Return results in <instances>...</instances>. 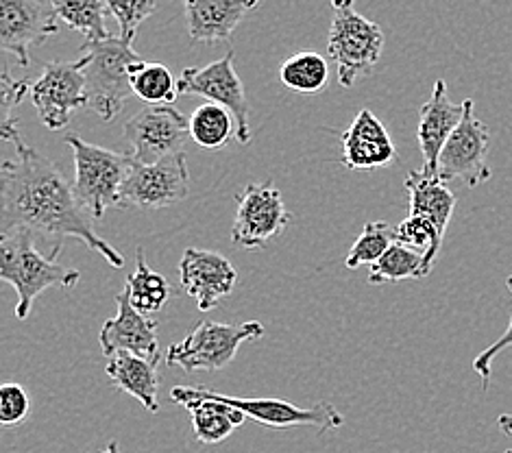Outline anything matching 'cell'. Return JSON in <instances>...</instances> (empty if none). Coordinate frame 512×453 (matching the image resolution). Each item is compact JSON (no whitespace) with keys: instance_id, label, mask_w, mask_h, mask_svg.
<instances>
[{"instance_id":"6da1fadb","label":"cell","mask_w":512,"mask_h":453,"mask_svg":"<svg viewBox=\"0 0 512 453\" xmlns=\"http://www.w3.org/2000/svg\"><path fill=\"white\" fill-rule=\"evenodd\" d=\"M14 144L16 159L0 168V234L18 229L40 234L51 242L48 253H62L64 240L75 238L103 255L109 266L123 268L125 257L92 229L62 170L22 136Z\"/></svg>"},{"instance_id":"7a4b0ae2","label":"cell","mask_w":512,"mask_h":453,"mask_svg":"<svg viewBox=\"0 0 512 453\" xmlns=\"http://www.w3.org/2000/svg\"><path fill=\"white\" fill-rule=\"evenodd\" d=\"M59 253L42 255L35 249L33 234L18 229L14 234L0 236V279L14 286L18 303L16 318L24 321L31 314L35 299L48 288H75L81 273L57 262Z\"/></svg>"},{"instance_id":"3957f363","label":"cell","mask_w":512,"mask_h":453,"mask_svg":"<svg viewBox=\"0 0 512 453\" xmlns=\"http://www.w3.org/2000/svg\"><path fill=\"white\" fill-rule=\"evenodd\" d=\"M79 53V59L83 61L88 107L105 122H112L133 96L131 72L144 59H140L133 44L120 38L85 42Z\"/></svg>"},{"instance_id":"277c9868","label":"cell","mask_w":512,"mask_h":453,"mask_svg":"<svg viewBox=\"0 0 512 453\" xmlns=\"http://www.w3.org/2000/svg\"><path fill=\"white\" fill-rule=\"evenodd\" d=\"M66 144L75 155V197L92 218H103L109 207H118L136 157L85 142L77 133H70Z\"/></svg>"},{"instance_id":"5b68a950","label":"cell","mask_w":512,"mask_h":453,"mask_svg":"<svg viewBox=\"0 0 512 453\" xmlns=\"http://www.w3.org/2000/svg\"><path fill=\"white\" fill-rule=\"evenodd\" d=\"M334 18L329 27L327 55L338 66V83L351 88L377 66L384 51V31L377 22L358 14L349 3L332 5Z\"/></svg>"},{"instance_id":"8992f818","label":"cell","mask_w":512,"mask_h":453,"mask_svg":"<svg viewBox=\"0 0 512 453\" xmlns=\"http://www.w3.org/2000/svg\"><path fill=\"white\" fill-rule=\"evenodd\" d=\"M264 336V323L249 321L240 325H225L203 321L166 351V364L179 366L186 373L221 371L234 362L240 345Z\"/></svg>"},{"instance_id":"52a82bcc","label":"cell","mask_w":512,"mask_h":453,"mask_svg":"<svg viewBox=\"0 0 512 453\" xmlns=\"http://www.w3.org/2000/svg\"><path fill=\"white\" fill-rule=\"evenodd\" d=\"M179 94L184 96H201L205 103H214L225 107L236 120V140L240 144H249L251 118L249 103L238 72L234 68V51H227L225 57L212 61L207 66L184 68L177 79Z\"/></svg>"},{"instance_id":"ba28073f","label":"cell","mask_w":512,"mask_h":453,"mask_svg":"<svg viewBox=\"0 0 512 453\" xmlns=\"http://www.w3.org/2000/svg\"><path fill=\"white\" fill-rule=\"evenodd\" d=\"M188 138L190 118L175 105H146L125 125V140L131 146V155L144 166L160 164L170 155L184 153Z\"/></svg>"},{"instance_id":"9c48e42d","label":"cell","mask_w":512,"mask_h":453,"mask_svg":"<svg viewBox=\"0 0 512 453\" xmlns=\"http://www.w3.org/2000/svg\"><path fill=\"white\" fill-rule=\"evenodd\" d=\"M190 194V170L186 153L166 157L164 162L144 166L138 159L120 190L118 207H142V210H162L184 201Z\"/></svg>"},{"instance_id":"30bf717a","label":"cell","mask_w":512,"mask_h":453,"mask_svg":"<svg viewBox=\"0 0 512 453\" xmlns=\"http://www.w3.org/2000/svg\"><path fill=\"white\" fill-rule=\"evenodd\" d=\"M292 216L286 212L284 197L273 181L249 183L238 194V207L231 240L240 249H260L268 240L282 236Z\"/></svg>"},{"instance_id":"8fae6325","label":"cell","mask_w":512,"mask_h":453,"mask_svg":"<svg viewBox=\"0 0 512 453\" xmlns=\"http://www.w3.org/2000/svg\"><path fill=\"white\" fill-rule=\"evenodd\" d=\"M462 103H465V118L438 157L436 177L443 183L460 179L469 188H478L491 179V166L486 162L491 136L489 127L475 116L473 101L467 99Z\"/></svg>"},{"instance_id":"7c38bea8","label":"cell","mask_w":512,"mask_h":453,"mask_svg":"<svg viewBox=\"0 0 512 453\" xmlns=\"http://www.w3.org/2000/svg\"><path fill=\"white\" fill-rule=\"evenodd\" d=\"M31 101L46 129L62 131L68 127L72 114L88 107L85 96L83 61H51L40 79L31 83Z\"/></svg>"},{"instance_id":"4fadbf2b","label":"cell","mask_w":512,"mask_h":453,"mask_svg":"<svg viewBox=\"0 0 512 453\" xmlns=\"http://www.w3.org/2000/svg\"><path fill=\"white\" fill-rule=\"evenodd\" d=\"M55 3L44 0H0V48L16 55V61L27 68L31 51L42 46L59 31Z\"/></svg>"},{"instance_id":"5bb4252c","label":"cell","mask_w":512,"mask_h":453,"mask_svg":"<svg viewBox=\"0 0 512 453\" xmlns=\"http://www.w3.org/2000/svg\"><path fill=\"white\" fill-rule=\"evenodd\" d=\"M181 286L197 301L201 312L218 308L238 284V273L225 255L205 249H186L179 262Z\"/></svg>"},{"instance_id":"9a60e30c","label":"cell","mask_w":512,"mask_h":453,"mask_svg":"<svg viewBox=\"0 0 512 453\" xmlns=\"http://www.w3.org/2000/svg\"><path fill=\"white\" fill-rule=\"evenodd\" d=\"M216 399H221L229 406L245 412L247 421H255L266 427H275V430H288V427L310 425L319 432H332L338 430L345 423L343 414H340L332 403L321 401L312 408H299L297 403L288 399H247V397H231L223 393H214Z\"/></svg>"},{"instance_id":"2e32d148","label":"cell","mask_w":512,"mask_h":453,"mask_svg":"<svg viewBox=\"0 0 512 453\" xmlns=\"http://www.w3.org/2000/svg\"><path fill=\"white\" fill-rule=\"evenodd\" d=\"M118 312L114 318L103 323L101 327V349L105 358H112L116 353H133L140 358L160 360V342H157V323L155 318L146 316L133 308L129 301V292L116 297Z\"/></svg>"},{"instance_id":"e0dca14e","label":"cell","mask_w":512,"mask_h":453,"mask_svg":"<svg viewBox=\"0 0 512 453\" xmlns=\"http://www.w3.org/2000/svg\"><path fill=\"white\" fill-rule=\"evenodd\" d=\"M465 118V103L456 105L449 99L447 83L438 79L434 83L432 96L423 103L419 112L417 140L423 155V173L436 177L438 157H441L445 144L454 136V131Z\"/></svg>"},{"instance_id":"ac0fdd59","label":"cell","mask_w":512,"mask_h":453,"mask_svg":"<svg viewBox=\"0 0 512 453\" xmlns=\"http://www.w3.org/2000/svg\"><path fill=\"white\" fill-rule=\"evenodd\" d=\"M170 399L190 412L192 432L201 445L223 443L236 427L247 421L245 412L216 399L207 388L175 386L170 390Z\"/></svg>"},{"instance_id":"d6986e66","label":"cell","mask_w":512,"mask_h":453,"mask_svg":"<svg viewBox=\"0 0 512 453\" xmlns=\"http://www.w3.org/2000/svg\"><path fill=\"white\" fill-rule=\"evenodd\" d=\"M340 142H343V157H340V162L349 170L386 168L397 157L393 138L386 131L384 122L371 109H362L353 118Z\"/></svg>"},{"instance_id":"ffe728a7","label":"cell","mask_w":512,"mask_h":453,"mask_svg":"<svg viewBox=\"0 0 512 453\" xmlns=\"http://www.w3.org/2000/svg\"><path fill=\"white\" fill-rule=\"evenodd\" d=\"M186 24L194 44H214L229 40L249 11L258 9V0H188Z\"/></svg>"},{"instance_id":"44dd1931","label":"cell","mask_w":512,"mask_h":453,"mask_svg":"<svg viewBox=\"0 0 512 453\" xmlns=\"http://www.w3.org/2000/svg\"><path fill=\"white\" fill-rule=\"evenodd\" d=\"M157 362L140 358L133 353H116L107 358L105 373L112 379V384L123 390V393L138 399L149 412H160V401H157V390H160V373H157Z\"/></svg>"},{"instance_id":"7402d4cb","label":"cell","mask_w":512,"mask_h":453,"mask_svg":"<svg viewBox=\"0 0 512 453\" xmlns=\"http://www.w3.org/2000/svg\"><path fill=\"white\" fill-rule=\"evenodd\" d=\"M410 201V216L430 220L438 229L447 231L451 214L456 210V194L438 177L425 175L423 170H410L406 177Z\"/></svg>"},{"instance_id":"603a6c76","label":"cell","mask_w":512,"mask_h":453,"mask_svg":"<svg viewBox=\"0 0 512 453\" xmlns=\"http://www.w3.org/2000/svg\"><path fill=\"white\" fill-rule=\"evenodd\" d=\"M125 290L129 292V301L133 308L146 316L160 312L170 297V286L166 277L153 271L149 262H146L142 247L136 251V271L127 277Z\"/></svg>"},{"instance_id":"cb8c5ba5","label":"cell","mask_w":512,"mask_h":453,"mask_svg":"<svg viewBox=\"0 0 512 453\" xmlns=\"http://www.w3.org/2000/svg\"><path fill=\"white\" fill-rule=\"evenodd\" d=\"M279 81L297 94H319L329 81L327 59L316 51H299L279 66Z\"/></svg>"},{"instance_id":"d4e9b609","label":"cell","mask_w":512,"mask_h":453,"mask_svg":"<svg viewBox=\"0 0 512 453\" xmlns=\"http://www.w3.org/2000/svg\"><path fill=\"white\" fill-rule=\"evenodd\" d=\"M236 133V120L225 107L203 103L190 116V138L201 149L218 151L225 149L231 136Z\"/></svg>"},{"instance_id":"484cf974","label":"cell","mask_w":512,"mask_h":453,"mask_svg":"<svg viewBox=\"0 0 512 453\" xmlns=\"http://www.w3.org/2000/svg\"><path fill=\"white\" fill-rule=\"evenodd\" d=\"M432 268L425 264V257L417 251H412L404 244H393L380 262L371 266L369 284H399L404 279H423L430 275Z\"/></svg>"},{"instance_id":"4316f807","label":"cell","mask_w":512,"mask_h":453,"mask_svg":"<svg viewBox=\"0 0 512 453\" xmlns=\"http://www.w3.org/2000/svg\"><path fill=\"white\" fill-rule=\"evenodd\" d=\"M133 96L146 105H173L179 96V85L164 64L142 61L131 72Z\"/></svg>"},{"instance_id":"83f0119b","label":"cell","mask_w":512,"mask_h":453,"mask_svg":"<svg viewBox=\"0 0 512 453\" xmlns=\"http://www.w3.org/2000/svg\"><path fill=\"white\" fill-rule=\"evenodd\" d=\"M55 9L59 20L85 35V42H105L112 38L105 27V14L109 11L105 0H83V3L55 0Z\"/></svg>"},{"instance_id":"f1b7e54d","label":"cell","mask_w":512,"mask_h":453,"mask_svg":"<svg viewBox=\"0 0 512 453\" xmlns=\"http://www.w3.org/2000/svg\"><path fill=\"white\" fill-rule=\"evenodd\" d=\"M393 244H397V227L388 225L386 220H371L364 225L360 238L353 242L345 264L349 271H356V268L367 264L373 266L382 260Z\"/></svg>"},{"instance_id":"f546056e","label":"cell","mask_w":512,"mask_h":453,"mask_svg":"<svg viewBox=\"0 0 512 453\" xmlns=\"http://www.w3.org/2000/svg\"><path fill=\"white\" fill-rule=\"evenodd\" d=\"M443 238L445 234L441 229L419 216H408L404 223L397 225V244H404V247L421 253L430 268L434 266L438 253H441Z\"/></svg>"},{"instance_id":"4dcf8cb0","label":"cell","mask_w":512,"mask_h":453,"mask_svg":"<svg viewBox=\"0 0 512 453\" xmlns=\"http://www.w3.org/2000/svg\"><path fill=\"white\" fill-rule=\"evenodd\" d=\"M31 92L29 81H18L9 75V68L3 61V81H0V94H3V120H0V136L5 142H16L20 138L18 120H14L11 112L24 101V96Z\"/></svg>"},{"instance_id":"1f68e13d","label":"cell","mask_w":512,"mask_h":453,"mask_svg":"<svg viewBox=\"0 0 512 453\" xmlns=\"http://www.w3.org/2000/svg\"><path fill=\"white\" fill-rule=\"evenodd\" d=\"M109 14H112L120 27V40H125L127 44H133L136 40V33L140 29V24L149 18L153 11L157 9V3L153 0H133V3H107Z\"/></svg>"},{"instance_id":"d6a6232c","label":"cell","mask_w":512,"mask_h":453,"mask_svg":"<svg viewBox=\"0 0 512 453\" xmlns=\"http://www.w3.org/2000/svg\"><path fill=\"white\" fill-rule=\"evenodd\" d=\"M29 410V395L20 384L5 382L0 386V423L5 427H18L27 421Z\"/></svg>"},{"instance_id":"836d02e7","label":"cell","mask_w":512,"mask_h":453,"mask_svg":"<svg viewBox=\"0 0 512 453\" xmlns=\"http://www.w3.org/2000/svg\"><path fill=\"white\" fill-rule=\"evenodd\" d=\"M506 286L510 290V297H512V275L506 279ZM512 347V314H510V323H508V329L504 332V336L499 338L497 342H493V345L489 349H484L478 358L473 360V371L478 373L482 377V388L486 390L489 388V382H491V369H493V360L497 358L499 353L506 351Z\"/></svg>"},{"instance_id":"e575fe53","label":"cell","mask_w":512,"mask_h":453,"mask_svg":"<svg viewBox=\"0 0 512 453\" xmlns=\"http://www.w3.org/2000/svg\"><path fill=\"white\" fill-rule=\"evenodd\" d=\"M497 423H499V427H502V432H506V434L512 436V416H510V414H502V416H499Z\"/></svg>"},{"instance_id":"d590c367","label":"cell","mask_w":512,"mask_h":453,"mask_svg":"<svg viewBox=\"0 0 512 453\" xmlns=\"http://www.w3.org/2000/svg\"><path fill=\"white\" fill-rule=\"evenodd\" d=\"M96 453H118V443H109L103 451H96Z\"/></svg>"},{"instance_id":"8d00e7d4","label":"cell","mask_w":512,"mask_h":453,"mask_svg":"<svg viewBox=\"0 0 512 453\" xmlns=\"http://www.w3.org/2000/svg\"><path fill=\"white\" fill-rule=\"evenodd\" d=\"M504 453H512V449H508V451H504Z\"/></svg>"}]
</instances>
